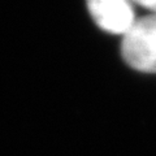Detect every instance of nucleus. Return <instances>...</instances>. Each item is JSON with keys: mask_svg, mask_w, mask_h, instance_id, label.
Wrapping results in <instances>:
<instances>
[{"mask_svg": "<svg viewBox=\"0 0 156 156\" xmlns=\"http://www.w3.org/2000/svg\"><path fill=\"white\" fill-rule=\"evenodd\" d=\"M121 52L126 64L144 73H156V14L136 18L124 34Z\"/></svg>", "mask_w": 156, "mask_h": 156, "instance_id": "nucleus-1", "label": "nucleus"}, {"mask_svg": "<svg viewBox=\"0 0 156 156\" xmlns=\"http://www.w3.org/2000/svg\"><path fill=\"white\" fill-rule=\"evenodd\" d=\"M133 4H138V5L148 9L151 13L156 14V0H131Z\"/></svg>", "mask_w": 156, "mask_h": 156, "instance_id": "nucleus-3", "label": "nucleus"}, {"mask_svg": "<svg viewBox=\"0 0 156 156\" xmlns=\"http://www.w3.org/2000/svg\"><path fill=\"white\" fill-rule=\"evenodd\" d=\"M92 20L101 30L124 34L135 22L131 0H86Z\"/></svg>", "mask_w": 156, "mask_h": 156, "instance_id": "nucleus-2", "label": "nucleus"}]
</instances>
